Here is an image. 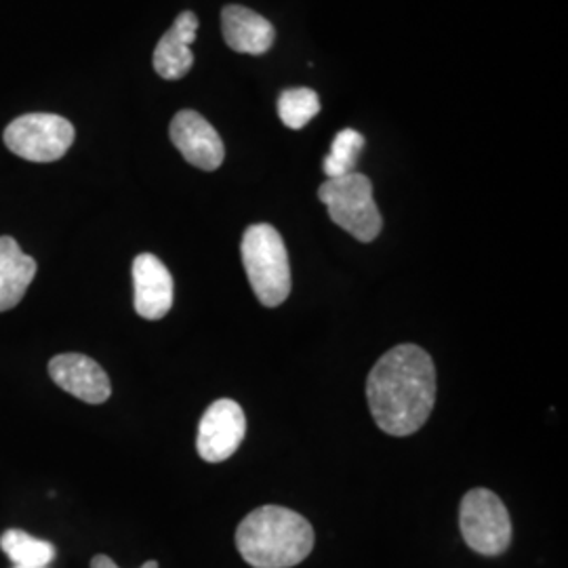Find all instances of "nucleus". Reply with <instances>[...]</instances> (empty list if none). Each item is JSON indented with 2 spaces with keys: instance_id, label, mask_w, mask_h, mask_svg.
<instances>
[{
  "instance_id": "obj_8",
  "label": "nucleus",
  "mask_w": 568,
  "mask_h": 568,
  "mask_svg": "<svg viewBox=\"0 0 568 568\" xmlns=\"http://www.w3.org/2000/svg\"><path fill=\"white\" fill-rule=\"evenodd\" d=\"M171 142L183 159L196 169L217 171L225 159V148L215 126L194 110H182L169 129Z\"/></svg>"
},
{
  "instance_id": "obj_10",
  "label": "nucleus",
  "mask_w": 568,
  "mask_h": 568,
  "mask_svg": "<svg viewBox=\"0 0 568 568\" xmlns=\"http://www.w3.org/2000/svg\"><path fill=\"white\" fill-rule=\"evenodd\" d=\"M135 312L145 321H161L173 305V276L152 253H142L133 262Z\"/></svg>"
},
{
  "instance_id": "obj_12",
  "label": "nucleus",
  "mask_w": 568,
  "mask_h": 568,
  "mask_svg": "<svg viewBox=\"0 0 568 568\" xmlns=\"http://www.w3.org/2000/svg\"><path fill=\"white\" fill-rule=\"evenodd\" d=\"M222 30L227 47L246 55H264L276 39L274 26L264 16L241 4H227L222 11Z\"/></svg>"
},
{
  "instance_id": "obj_2",
  "label": "nucleus",
  "mask_w": 568,
  "mask_h": 568,
  "mask_svg": "<svg viewBox=\"0 0 568 568\" xmlns=\"http://www.w3.org/2000/svg\"><path fill=\"white\" fill-rule=\"evenodd\" d=\"M314 548V528L281 506L253 509L236 528V549L253 568L297 567Z\"/></svg>"
},
{
  "instance_id": "obj_9",
  "label": "nucleus",
  "mask_w": 568,
  "mask_h": 568,
  "mask_svg": "<svg viewBox=\"0 0 568 568\" xmlns=\"http://www.w3.org/2000/svg\"><path fill=\"white\" fill-rule=\"evenodd\" d=\"M49 375L58 386L87 405H103L112 386L102 366L82 354H60L49 363Z\"/></svg>"
},
{
  "instance_id": "obj_13",
  "label": "nucleus",
  "mask_w": 568,
  "mask_h": 568,
  "mask_svg": "<svg viewBox=\"0 0 568 568\" xmlns=\"http://www.w3.org/2000/svg\"><path fill=\"white\" fill-rule=\"evenodd\" d=\"M37 262L11 236H0V312L20 304L37 276Z\"/></svg>"
},
{
  "instance_id": "obj_14",
  "label": "nucleus",
  "mask_w": 568,
  "mask_h": 568,
  "mask_svg": "<svg viewBox=\"0 0 568 568\" xmlns=\"http://www.w3.org/2000/svg\"><path fill=\"white\" fill-rule=\"evenodd\" d=\"M0 549L9 556L16 567L47 568L55 558V548L49 541L37 539L20 528L2 532Z\"/></svg>"
},
{
  "instance_id": "obj_11",
  "label": "nucleus",
  "mask_w": 568,
  "mask_h": 568,
  "mask_svg": "<svg viewBox=\"0 0 568 568\" xmlns=\"http://www.w3.org/2000/svg\"><path fill=\"white\" fill-rule=\"evenodd\" d=\"M196 32L199 18L192 11H183L164 32L163 39L154 49V70L164 81H180L192 70L194 53L190 47L196 41Z\"/></svg>"
},
{
  "instance_id": "obj_7",
  "label": "nucleus",
  "mask_w": 568,
  "mask_h": 568,
  "mask_svg": "<svg viewBox=\"0 0 568 568\" xmlns=\"http://www.w3.org/2000/svg\"><path fill=\"white\" fill-rule=\"evenodd\" d=\"M246 419L243 406L230 398L215 400L204 410L196 448L199 455L209 464H222L230 459L244 440Z\"/></svg>"
},
{
  "instance_id": "obj_16",
  "label": "nucleus",
  "mask_w": 568,
  "mask_h": 568,
  "mask_svg": "<svg viewBox=\"0 0 568 568\" xmlns=\"http://www.w3.org/2000/svg\"><path fill=\"white\" fill-rule=\"evenodd\" d=\"M321 112V100L316 91L300 87V89H286L278 100V116L284 126L288 129H304Z\"/></svg>"
},
{
  "instance_id": "obj_4",
  "label": "nucleus",
  "mask_w": 568,
  "mask_h": 568,
  "mask_svg": "<svg viewBox=\"0 0 568 568\" xmlns=\"http://www.w3.org/2000/svg\"><path fill=\"white\" fill-rule=\"evenodd\" d=\"M318 196L328 209L331 220L356 241L373 243L379 236L384 220L373 199V183L363 173L354 171L344 178L326 180Z\"/></svg>"
},
{
  "instance_id": "obj_17",
  "label": "nucleus",
  "mask_w": 568,
  "mask_h": 568,
  "mask_svg": "<svg viewBox=\"0 0 568 568\" xmlns=\"http://www.w3.org/2000/svg\"><path fill=\"white\" fill-rule=\"evenodd\" d=\"M91 568H121L112 558H108V556H103V554H100V556H95L93 560H91ZM142 568H159V562L156 560H148L145 565H143Z\"/></svg>"
},
{
  "instance_id": "obj_15",
  "label": "nucleus",
  "mask_w": 568,
  "mask_h": 568,
  "mask_svg": "<svg viewBox=\"0 0 568 568\" xmlns=\"http://www.w3.org/2000/svg\"><path fill=\"white\" fill-rule=\"evenodd\" d=\"M363 148H365V138L358 131H354V129L339 131L331 145V154L323 163L326 180H335V178H344V175L354 173V166H356Z\"/></svg>"
},
{
  "instance_id": "obj_3",
  "label": "nucleus",
  "mask_w": 568,
  "mask_h": 568,
  "mask_svg": "<svg viewBox=\"0 0 568 568\" xmlns=\"http://www.w3.org/2000/svg\"><path fill=\"white\" fill-rule=\"evenodd\" d=\"M241 253L255 297L265 307L283 304L291 293V265L281 232L267 224L246 227Z\"/></svg>"
},
{
  "instance_id": "obj_5",
  "label": "nucleus",
  "mask_w": 568,
  "mask_h": 568,
  "mask_svg": "<svg viewBox=\"0 0 568 568\" xmlns=\"http://www.w3.org/2000/svg\"><path fill=\"white\" fill-rule=\"evenodd\" d=\"M459 527L467 546L483 556H499L509 548L511 520L504 501L488 488H471L459 509Z\"/></svg>"
},
{
  "instance_id": "obj_6",
  "label": "nucleus",
  "mask_w": 568,
  "mask_h": 568,
  "mask_svg": "<svg viewBox=\"0 0 568 568\" xmlns=\"http://www.w3.org/2000/svg\"><path fill=\"white\" fill-rule=\"evenodd\" d=\"M74 126L58 114H26L4 129V145L32 163H55L74 143Z\"/></svg>"
},
{
  "instance_id": "obj_18",
  "label": "nucleus",
  "mask_w": 568,
  "mask_h": 568,
  "mask_svg": "<svg viewBox=\"0 0 568 568\" xmlns=\"http://www.w3.org/2000/svg\"><path fill=\"white\" fill-rule=\"evenodd\" d=\"M16 568H34V567H16Z\"/></svg>"
},
{
  "instance_id": "obj_1",
  "label": "nucleus",
  "mask_w": 568,
  "mask_h": 568,
  "mask_svg": "<svg viewBox=\"0 0 568 568\" xmlns=\"http://www.w3.org/2000/svg\"><path fill=\"white\" fill-rule=\"evenodd\" d=\"M368 408L379 429L403 438L422 429L436 403V366L419 345L392 347L366 379Z\"/></svg>"
}]
</instances>
